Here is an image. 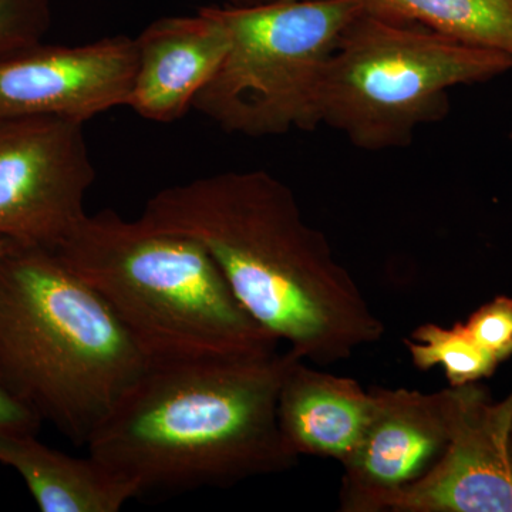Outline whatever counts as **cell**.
Listing matches in <instances>:
<instances>
[{"label":"cell","instance_id":"8fae6325","mask_svg":"<svg viewBox=\"0 0 512 512\" xmlns=\"http://www.w3.org/2000/svg\"><path fill=\"white\" fill-rule=\"evenodd\" d=\"M137 69L128 109L141 119L173 123L192 109L229 49V35L212 6L195 15L154 20L134 37Z\"/></svg>","mask_w":512,"mask_h":512},{"label":"cell","instance_id":"52a82bcc","mask_svg":"<svg viewBox=\"0 0 512 512\" xmlns=\"http://www.w3.org/2000/svg\"><path fill=\"white\" fill-rule=\"evenodd\" d=\"M83 126L50 116L0 120V238L56 248L86 217L96 170Z\"/></svg>","mask_w":512,"mask_h":512},{"label":"cell","instance_id":"9c48e42d","mask_svg":"<svg viewBox=\"0 0 512 512\" xmlns=\"http://www.w3.org/2000/svg\"><path fill=\"white\" fill-rule=\"evenodd\" d=\"M136 69L134 37L80 46L40 43L0 59V120L50 116L84 124L128 106Z\"/></svg>","mask_w":512,"mask_h":512},{"label":"cell","instance_id":"ffe728a7","mask_svg":"<svg viewBox=\"0 0 512 512\" xmlns=\"http://www.w3.org/2000/svg\"><path fill=\"white\" fill-rule=\"evenodd\" d=\"M227 5L232 6H248V5H256V3L265 2V0H227Z\"/></svg>","mask_w":512,"mask_h":512},{"label":"cell","instance_id":"7402d4cb","mask_svg":"<svg viewBox=\"0 0 512 512\" xmlns=\"http://www.w3.org/2000/svg\"><path fill=\"white\" fill-rule=\"evenodd\" d=\"M510 138H511V141H512V131H511V134H510Z\"/></svg>","mask_w":512,"mask_h":512},{"label":"cell","instance_id":"6da1fadb","mask_svg":"<svg viewBox=\"0 0 512 512\" xmlns=\"http://www.w3.org/2000/svg\"><path fill=\"white\" fill-rule=\"evenodd\" d=\"M140 220L207 249L249 316L303 360L333 365L382 339L384 323L328 239L268 171H224L164 188Z\"/></svg>","mask_w":512,"mask_h":512},{"label":"cell","instance_id":"7c38bea8","mask_svg":"<svg viewBox=\"0 0 512 512\" xmlns=\"http://www.w3.org/2000/svg\"><path fill=\"white\" fill-rule=\"evenodd\" d=\"M298 359L282 380L278 427L293 456L333 458L340 466L355 453L375 409V394L352 377L306 366Z\"/></svg>","mask_w":512,"mask_h":512},{"label":"cell","instance_id":"9a60e30c","mask_svg":"<svg viewBox=\"0 0 512 512\" xmlns=\"http://www.w3.org/2000/svg\"><path fill=\"white\" fill-rule=\"evenodd\" d=\"M414 366L421 372L443 366L451 387L467 386L493 376L500 363L474 340L466 323H454L443 328L436 323H424L404 340Z\"/></svg>","mask_w":512,"mask_h":512},{"label":"cell","instance_id":"3957f363","mask_svg":"<svg viewBox=\"0 0 512 512\" xmlns=\"http://www.w3.org/2000/svg\"><path fill=\"white\" fill-rule=\"evenodd\" d=\"M147 366L56 249L15 244L0 259V382L42 421L87 444Z\"/></svg>","mask_w":512,"mask_h":512},{"label":"cell","instance_id":"ac0fdd59","mask_svg":"<svg viewBox=\"0 0 512 512\" xmlns=\"http://www.w3.org/2000/svg\"><path fill=\"white\" fill-rule=\"evenodd\" d=\"M42 423V419L30 407L0 382V433L15 431L36 434Z\"/></svg>","mask_w":512,"mask_h":512},{"label":"cell","instance_id":"8992f818","mask_svg":"<svg viewBox=\"0 0 512 512\" xmlns=\"http://www.w3.org/2000/svg\"><path fill=\"white\" fill-rule=\"evenodd\" d=\"M363 9L360 0L212 6L228 30L229 49L192 109L241 136L313 130L323 69Z\"/></svg>","mask_w":512,"mask_h":512},{"label":"cell","instance_id":"5bb4252c","mask_svg":"<svg viewBox=\"0 0 512 512\" xmlns=\"http://www.w3.org/2000/svg\"><path fill=\"white\" fill-rule=\"evenodd\" d=\"M392 22L409 23L468 46L512 57V0H360Z\"/></svg>","mask_w":512,"mask_h":512},{"label":"cell","instance_id":"7a4b0ae2","mask_svg":"<svg viewBox=\"0 0 512 512\" xmlns=\"http://www.w3.org/2000/svg\"><path fill=\"white\" fill-rule=\"evenodd\" d=\"M292 349L148 363L93 431L90 456L138 493L229 487L285 473L298 457L278 427Z\"/></svg>","mask_w":512,"mask_h":512},{"label":"cell","instance_id":"d6986e66","mask_svg":"<svg viewBox=\"0 0 512 512\" xmlns=\"http://www.w3.org/2000/svg\"><path fill=\"white\" fill-rule=\"evenodd\" d=\"M15 244L16 242L10 241L8 238H0V259L8 254L10 248H12Z\"/></svg>","mask_w":512,"mask_h":512},{"label":"cell","instance_id":"e0dca14e","mask_svg":"<svg viewBox=\"0 0 512 512\" xmlns=\"http://www.w3.org/2000/svg\"><path fill=\"white\" fill-rule=\"evenodd\" d=\"M470 335L498 363L512 356V298L500 295L481 305L466 322Z\"/></svg>","mask_w":512,"mask_h":512},{"label":"cell","instance_id":"277c9868","mask_svg":"<svg viewBox=\"0 0 512 512\" xmlns=\"http://www.w3.org/2000/svg\"><path fill=\"white\" fill-rule=\"evenodd\" d=\"M53 249L99 293L148 363L278 349L194 239L104 210L87 214Z\"/></svg>","mask_w":512,"mask_h":512},{"label":"cell","instance_id":"44dd1931","mask_svg":"<svg viewBox=\"0 0 512 512\" xmlns=\"http://www.w3.org/2000/svg\"><path fill=\"white\" fill-rule=\"evenodd\" d=\"M511 456H512V431H511Z\"/></svg>","mask_w":512,"mask_h":512},{"label":"cell","instance_id":"5b68a950","mask_svg":"<svg viewBox=\"0 0 512 512\" xmlns=\"http://www.w3.org/2000/svg\"><path fill=\"white\" fill-rule=\"evenodd\" d=\"M510 70L512 57L504 53L363 9L323 69L318 124L362 150L406 147L417 128L446 117L448 90L490 82Z\"/></svg>","mask_w":512,"mask_h":512},{"label":"cell","instance_id":"30bf717a","mask_svg":"<svg viewBox=\"0 0 512 512\" xmlns=\"http://www.w3.org/2000/svg\"><path fill=\"white\" fill-rule=\"evenodd\" d=\"M512 392L494 402L464 386L453 436L426 476L390 504L393 512H512Z\"/></svg>","mask_w":512,"mask_h":512},{"label":"cell","instance_id":"2e32d148","mask_svg":"<svg viewBox=\"0 0 512 512\" xmlns=\"http://www.w3.org/2000/svg\"><path fill=\"white\" fill-rule=\"evenodd\" d=\"M52 26V0H0V59L43 43Z\"/></svg>","mask_w":512,"mask_h":512},{"label":"cell","instance_id":"ba28073f","mask_svg":"<svg viewBox=\"0 0 512 512\" xmlns=\"http://www.w3.org/2000/svg\"><path fill=\"white\" fill-rule=\"evenodd\" d=\"M463 393L464 386L434 393L373 389L372 419L355 453L342 464L339 510L389 511L394 498L443 456Z\"/></svg>","mask_w":512,"mask_h":512},{"label":"cell","instance_id":"603a6c76","mask_svg":"<svg viewBox=\"0 0 512 512\" xmlns=\"http://www.w3.org/2000/svg\"><path fill=\"white\" fill-rule=\"evenodd\" d=\"M265 2H271V0H265Z\"/></svg>","mask_w":512,"mask_h":512},{"label":"cell","instance_id":"4fadbf2b","mask_svg":"<svg viewBox=\"0 0 512 512\" xmlns=\"http://www.w3.org/2000/svg\"><path fill=\"white\" fill-rule=\"evenodd\" d=\"M0 464L22 477L42 512H117L140 495L97 458L53 450L32 433L2 431Z\"/></svg>","mask_w":512,"mask_h":512}]
</instances>
